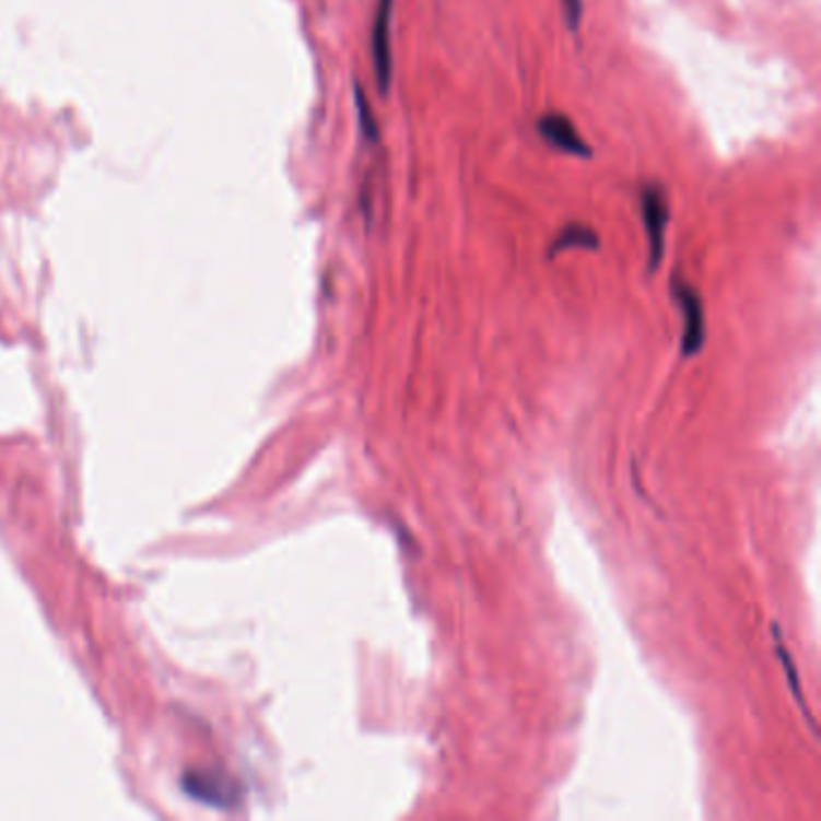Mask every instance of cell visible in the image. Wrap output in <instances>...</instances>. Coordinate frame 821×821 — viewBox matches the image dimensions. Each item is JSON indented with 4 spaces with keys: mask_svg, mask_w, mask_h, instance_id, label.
Segmentation results:
<instances>
[{
    "mask_svg": "<svg viewBox=\"0 0 821 821\" xmlns=\"http://www.w3.org/2000/svg\"><path fill=\"white\" fill-rule=\"evenodd\" d=\"M641 220H644L648 242V268L650 272H656L662 263L670 224L668 196H665V190L658 184H648L641 188Z\"/></svg>",
    "mask_w": 821,
    "mask_h": 821,
    "instance_id": "cell-1",
    "label": "cell"
},
{
    "mask_svg": "<svg viewBox=\"0 0 821 821\" xmlns=\"http://www.w3.org/2000/svg\"><path fill=\"white\" fill-rule=\"evenodd\" d=\"M672 294L675 302L680 306V314L684 320V330H682V356L684 360H692L701 350H704L706 342V314H704V302L696 294L694 288H689L687 282L675 280L672 282Z\"/></svg>",
    "mask_w": 821,
    "mask_h": 821,
    "instance_id": "cell-2",
    "label": "cell"
},
{
    "mask_svg": "<svg viewBox=\"0 0 821 821\" xmlns=\"http://www.w3.org/2000/svg\"><path fill=\"white\" fill-rule=\"evenodd\" d=\"M396 0H376V13L372 25V66L376 78V90L380 97L390 92L392 82V49H390V20Z\"/></svg>",
    "mask_w": 821,
    "mask_h": 821,
    "instance_id": "cell-3",
    "label": "cell"
},
{
    "mask_svg": "<svg viewBox=\"0 0 821 821\" xmlns=\"http://www.w3.org/2000/svg\"><path fill=\"white\" fill-rule=\"evenodd\" d=\"M538 133L547 145L564 154H571V157H580V160L593 157V148L586 140H583L576 124L571 121L566 114H556V112L544 114L538 121Z\"/></svg>",
    "mask_w": 821,
    "mask_h": 821,
    "instance_id": "cell-4",
    "label": "cell"
},
{
    "mask_svg": "<svg viewBox=\"0 0 821 821\" xmlns=\"http://www.w3.org/2000/svg\"><path fill=\"white\" fill-rule=\"evenodd\" d=\"M571 248H586V251H590V248H598V234H595L590 227H586V224L571 222L568 227H564L562 234L556 236V242L550 248V256L571 251Z\"/></svg>",
    "mask_w": 821,
    "mask_h": 821,
    "instance_id": "cell-5",
    "label": "cell"
},
{
    "mask_svg": "<svg viewBox=\"0 0 821 821\" xmlns=\"http://www.w3.org/2000/svg\"><path fill=\"white\" fill-rule=\"evenodd\" d=\"M773 636H776V656H778V660L783 662V668H785V675H788V680H790V692H793V696H795V701H797V706H800V708H802V713H805V718H807V725H809V728H812V730L817 732V725H814V718H812V713H809V708H807V701H805V694L800 692V682H797V675H795V665H793V660H790V656H788V650H785V646H783V641H781V632H778V626H773Z\"/></svg>",
    "mask_w": 821,
    "mask_h": 821,
    "instance_id": "cell-6",
    "label": "cell"
},
{
    "mask_svg": "<svg viewBox=\"0 0 821 821\" xmlns=\"http://www.w3.org/2000/svg\"><path fill=\"white\" fill-rule=\"evenodd\" d=\"M354 106H356V116H360V133L364 136L366 142H372L374 145V142H378L380 138V128L376 124L372 106H368L366 94L360 85H354Z\"/></svg>",
    "mask_w": 821,
    "mask_h": 821,
    "instance_id": "cell-7",
    "label": "cell"
},
{
    "mask_svg": "<svg viewBox=\"0 0 821 821\" xmlns=\"http://www.w3.org/2000/svg\"><path fill=\"white\" fill-rule=\"evenodd\" d=\"M562 10H564V20L566 27L571 32H576L583 17V0H562Z\"/></svg>",
    "mask_w": 821,
    "mask_h": 821,
    "instance_id": "cell-8",
    "label": "cell"
}]
</instances>
